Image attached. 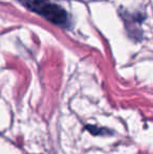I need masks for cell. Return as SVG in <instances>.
I'll return each instance as SVG.
<instances>
[{
	"mask_svg": "<svg viewBox=\"0 0 153 154\" xmlns=\"http://www.w3.org/2000/svg\"><path fill=\"white\" fill-rule=\"evenodd\" d=\"M34 11L46 18L50 22L55 24H63L67 20V14L66 12L60 6L56 5L54 3H50L45 0H34L29 4Z\"/></svg>",
	"mask_w": 153,
	"mask_h": 154,
	"instance_id": "1",
	"label": "cell"
}]
</instances>
